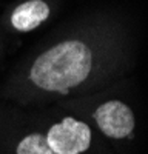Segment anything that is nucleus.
I'll return each mask as SVG.
<instances>
[{"instance_id": "obj_2", "label": "nucleus", "mask_w": 148, "mask_h": 154, "mask_svg": "<svg viewBox=\"0 0 148 154\" xmlns=\"http://www.w3.org/2000/svg\"><path fill=\"white\" fill-rule=\"evenodd\" d=\"M46 140L56 154H82L90 148L91 131L86 123L65 117L49 128Z\"/></svg>"}, {"instance_id": "obj_3", "label": "nucleus", "mask_w": 148, "mask_h": 154, "mask_svg": "<svg viewBox=\"0 0 148 154\" xmlns=\"http://www.w3.org/2000/svg\"><path fill=\"white\" fill-rule=\"evenodd\" d=\"M93 116L100 131L111 139L127 137L134 128L133 111L119 100H109L100 105Z\"/></svg>"}, {"instance_id": "obj_1", "label": "nucleus", "mask_w": 148, "mask_h": 154, "mask_svg": "<svg viewBox=\"0 0 148 154\" xmlns=\"http://www.w3.org/2000/svg\"><path fill=\"white\" fill-rule=\"evenodd\" d=\"M91 60V51L85 43L68 40L35 59L29 77L42 89L68 94L71 86H77L88 77Z\"/></svg>"}, {"instance_id": "obj_4", "label": "nucleus", "mask_w": 148, "mask_h": 154, "mask_svg": "<svg viewBox=\"0 0 148 154\" xmlns=\"http://www.w3.org/2000/svg\"><path fill=\"white\" fill-rule=\"evenodd\" d=\"M49 16V8L43 0H28L19 5L11 16V23L17 31H32Z\"/></svg>"}, {"instance_id": "obj_5", "label": "nucleus", "mask_w": 148, "mask_h": 154, "mask_svg": "<svg viewBox=\"0 0 148 154\" xmlns=\"http://www.w3.org/2000/svg\"><path fill=\"white\" fill-rule=\"evenodd\" d=\"M17 154H56L48 145L46 136L34 133L26 136L17 146Z\"/></svg>"}]
</instances>
